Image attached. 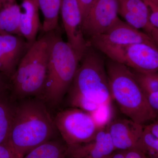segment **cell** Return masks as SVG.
Listing matches in <instances>:
<instances>
[{"label": "cell", "mask_w": 158, "mask_h": 158, "mask_svg": "<svg viewBox=\"0 0 158 158\" xmlns=\"http://www.w3.org/2000/svg\"><path fill=\"white\" fill-rule=\"evenodd\" d=\"M48 54V36L45 33L30 46L9 80V90L13 98H43Z\"/></svg>", "instance_id": "4"}, {"label": "cell", "mask_w": 158, "mask_h": 158, "mask_svg": "<svg viewBox=\"0 0 158 158\" xmlns=\"http://www.w3.org/2000/svg\"><path fill=\"white\" fill-rule=\"evenodd\" d=\"M68 96L69 102L72 107L78 108L90 114L102 106L78 94H68Z\"/></svg>", "instance_id": "22"}, {"label": "cell", "mask_w": 158, "mask_h": 158, "mask_svg": "<svg viewBox=\"0 0 158 158\" xmlns=\"http://www.w3.org/2000/svg\"><path fill=\"white\" fill-rule=\"evenodd\" d=\"M31 45L22 36L0 34V73L10 80Z\"/></svg>", "instance_id": "11"}, {"label": "cell", "mask_w": 158, "mask_h": 158, "mask_svg": "<svg viewBox=\"0 0 158 158\" xmlns=\"http://www.w3.org/2000/svg\"><path fill=\"white\" fill-rule=\"evenodd\" d=\"M0 158H21L15 152L8 140L0 144Z\"/></svg>", "instance_id": "24"}, {"label": "cell", "mask_w": 158, "mask_h": 158, "mask_svg": "<svg viewBox=\"0 0 158 158\" xmlns=\"http://www.w3.org/2000/svg\"><path fill=\"white\" fill-rule=\"evenodd\" d=\"M118 14L133 27L142 29L152 39L157 40L158 32L150 25L149 11L144 0H117Z\"/></svg>", "instance_id": "14"}, {"label": "cell", "mask_w": 158, "mask_h": 158, "mask_svg": "<svg viewBox=\"0 0 158 158\" xmlns=\"http://www.w3.org/2000/svg\"><path fill=\"white\" fill-rule=\"evenodd\" d=\"M78 4L82 17V22L88 13L94 0H77Z\"/></svg>", "instance_id": "25"}, {"label": "cell", "mask_w": 158, "mask_h": 158, "mask_svg": "<svg viewBox=\"0 0 158 158\" xmlns=\"http://www.w3.org/2000/svg\"><path fill=\"white\" fill-rule=\"evenodd\" d=\"M9 90V87L0 91V144L9 138L16 105Z\"/></svg>", "instance_id": "17"}, {"label": "cell", "mask_w": 158, "mask_h": 158, "mask_svg": "<svg viewBox=\"0 0 158 158\" xmlns=\"http://www.w3.org/2000/svg\"><path fill=\"white\" fill-rule=\"evenodd\" d=\"M37 98L23 99L15 105L8 141L21 158L34 148L53 139L58 132L45 103Z\"/></svg>", "instance_id": "1"}, {"label": "cell", "mask_w": 158, "mask_h": 158, "mask_svg": "<svg viewBox=\"0 0 158 158\" xmlns=\"http://www.w3.org/2000/svg\"><path fill=\"white\" fill-rule=\"evenodd\" d=\"M126 158H149L145 154L137 148L125 150Z\"/></svg>", "instance_id": "26"}, {"label": "cell", "mask_w": 158, "mask_h": 158, "mask_svg": "<svg viewBox=\"0 0 158 158\" xmlns=\"http://www.w3.org/2000/svg\"><path fill=\"white\" fill-rule=\"evenodd\" d=\"M106 127L116 150L135 148L143 130V125L129 119H117L109 122Z\"/></svg>", "instance_id": "13"}, {"label": "cell", "mask_w": 158, "mask_h": 158, "mask_svg": "<svg viewBox=\"0 0 158 158\" xmlns=\"http://www.w3.org/2000/svg\"><path fill=\"white\" fill-rule=\"evenodd\" d=\"M113 61L134 70L156 72L158 70V46L143 43L124 45L92 46Z\"/></svg>", "instance_id": "6"}, {"label": "cell", "mask_w": 158, "mask_h": 158, "mask_svg": "<svg viewBox=\"0 0 158 158\" xmlns=\"http://www.w3.org/2000/svg\"><path fill=\"white\" fill-rule=\"evenodd\" d=\"M117 0H94L82 22L86 40L104 34L119 19Z\"/></svg>", "instance_id": "8"}, {"label": "cell", "mask_w": 158, "mask_h": 158, "mask_svg": "<svg viewBox=\"0 0 158 158\" xmlns=\"http://www.w3.org/2000/svg\"><path fill=\"white\" fill-rule=\"evenodd\" d=\"M60 13L67 42L81 58L88 44L82 30V17L77 0H62Z\"/></svg>", "instance_id": "10"}, {"label": "cell", "mask_w": 158, "mask_h": 158, "mask_svg": "<svg viewBox=\"0 0 158 158\" xmlns=\"http://www.w3.org/2000/svg\"><path fill=\"white\" fill-rule=\"evenodd\" d=\"M149 11L148 21L150 25L154 31H158V5L152 0H144Z\"/></svg>", "instance_id": "23"}, {"label": "cell", "mask_w": 158, "mask_h": 158, "mask_svg": "<svg viewBox=\"0 0 158 158\" xmlns=\"http://www.w3.org/2000/svg\"><path fill=\"white\" fill-rule=\"evenodd\" d=\"M21 8L16 1L2 4L0 9V32L2 34L21 36Z\"/></svg>", "instance_id": "16"}, {"label": "cell", "mask_w": 158, "mask_h": 158, "mask_svg": "<svg viewBox=\"0 0 158 158\" xmlns=\"http://www.w3.org/2000/svg\"><path fill=\"white\" fill-rule=\"evenodd\" d=\"M54 119L57 131L67 146L90 141L102 128L90 113L72 107L59 112Z\"/></svg>", "instance_id": "7"}, {"label": "cell", "mask_w": 158, "mask_h": 158, "mask_svg": "<svg viewBox=\"0 0 158 158\" xmlns=\"http://www.w3.org/2000/svg\"><path fill=\"white\" fill-rule=\"evenodd\" d=\"M105 65L112 98L122 113L142 125L155 120L157 114L150 106L131 69L108 58Z\"/></svg>", "instance_id": "2"}, {"label": "cell", "mask_w": 158, "mask_h": 158, "mask_svg": "<svg viewBox=\"0 0 158 158\" xmlns=\"http://www.w3.org/2000/svg\"><path fill=\"white\" fill-rule=\"evenodd\" d=\"M9 80L2 74L0 73V91L9 88Z\"/></svg>", "instance_id": "28"}, {"label": "cell", "mask_w": 158, "mask_h": 158, "mask_svg": "<svg viewBox=\"0 0 158 158\" xmlns=\"http://www.w3.org/2000/svg\"><path fill=\"white\" fill-rule=\"evenodd\" d=\"M143 128L151 134L156 138H158V120H154L148 124L143 125Z\"/></svg>", "instance_id": "27"}, {"label": "cell", "mask_w": 158, "mask_h": 158, "mask_svg": "<svg viewBox=\"0 0 158 158\" xmlns=\"http://www.w3.org/2000/svg\"><path fill=\"white\" fill-rule=\"evenodd\" d=\"M2 3H1V0H0V9H1V7H2Z\"/></svg>", "instance_id": "31"}, {"label": "cell", "mask_w": 158, "mask_h": 158, "mask_svg": "<svg viewBox=\"0 0 158 158\" xmlns=\"http://www.w3.org/2000/svg\"><path fill=\"white\" fill-rule=\"evenodd\" d=\"M0 34H2V33H1V32H0Z\"/></svg>", "instance_id": "32"}, {"label": "cell", "mask_w": 158, "mask_h": 158, "mask_svg": "<svg viewBox=\"0 0 158 158\" xmlns=\"http://www.w3.org/2000/svg\"><path fill=\"white\" fill-rule=\"evenodd\" d=\"M135 148L144 153L149 158H158V138L143 128Z\"/></svg>", "instance_id": "21"}, {"label": "cell", "mask_w": 158, "mask_h": 158, "mask_svg": "<svg viewBox=\"0 0 158 158\" xmlns=\"http://www.w3.org/2000/svg\"><path fill=\"white\" fill-rule=\"evenodd\" d=\"M131 70L145 97L150 94L158 92V72H144Z\"/></svg>", "instance_id": "20"}, {"label": "cell", "mask_w": 158, "mask_h": 158, "mask_svg": "<svg viewBox=\"0 0 158 158\" xmlns=\"http://www.w3.org/2000/svg\"><path fill=\"white\" fill-rule=\"evenodd\" d=\"M87 42L91 46L100 44L124 45L138 43L158 46L157 44L144 32L133 27L120 19L107 31L91 37L87 40Z\"/></svg>", "instance_id": "9"}, {"label": "cell", "mask_w": 158, "mask_h": 158, "mask_svg": "<svg viewBox=\"0 0 158 158\" xmlns=\"http://www.w3.org/2000/svg\"><path fill=\"white\" fill-rule=\"evenodd\" d=\"M44 16L42 29L44 33L58 28V21L62 0H37Z\"/></svg>", "instance_id": "18"}, {"label": "cell", "mask_w": 158, "mask_h": 158, "mask_svg": "<svg viewBox=\"0 0 158 158\" xmlns=\"http://www.w3.org/2000/svg\"><path fill=\"white\" fill-rule=\"evenodd\" d=\"M20 7V32L21 36L31 45L37 40L40 28L39 6L37 0H23Z\"/></svg>", "instance_id": "15"}, {"label": "cell", "mask_w": 158, "mask_h": 158, "mask_svg": "<svg viewBox=\"0 0 158 158\" xmlns=\"http://www.w3.org/2000/svg\"><path fill=\"white\" fill-rule=\"evenodd\" d=\"M116 150L106 126L100 129L90 141L67 146V155L72 158H109Z\"/></svg>", "instance_id": "12"}, {"label": "cell", "mask_w": 158, "mask_h": 158, "mask_svg": "<svg viewBox=\"0 0 158 158\" xmlns=\"http://www.w3.org/2000/svg\"><path fill=\"white\" fill-rule=\"evenodd\" d=\"M106 59L103 54L88 44L67 93L78 94L99 105H110L113 98Z\"/></svg>", "instance_id": "5"}, {"label": "cell", "mask_w": 158, "mask_h": 158, "mask_svg": "<svg viewBox=\"0 0 158 158\" xmlns=\"http://www.w3.org/2000/svg\"><path fill=\"white\" fill-rule=\"evenodd\" d=\"M1 3L2 4H5L6 3L12 2L16 1V0H1Z\"/></svg>", "instance_id": "30"}, {"label": "cell", "mask_w": 158, "mask_h": 158, "mask_svg": "<svg viewBox=\"0 0 158 158\" xmlns=\"http://www.w3.org/2000/svg\"><path fill=\"white\" fill-rule=\"evenodd\" d=\"M66 155L67 148L53 138L31 149L23 158H65Z\"/></svg>", "instance_id": "19"}, {"label": "cell", "mask_w": 158, "mask_h": 158, "mask_svg": "<svg viewBox=\"0 0 158 158\" xmlns=\"http://www.w3.org/2000/svg\"><path fill=\"white\" fill-rule=\"evenodd\" d=\"M58 28L46 33L48 59L43 95L54 105L59 104L68 92L81 59L69 44L62 39Z\"/></svg>", "instance_id": "3"}, {"label": "cell", "mask_w": 158, "mask_h": 158, "mask_svg": "<svg viewBox=\"0 0 158 158\" xmlns=\"http://www.w3.org/2000/svg\"><path fill=\"white\" fill-rule=\"evenodd\" d=\"M109 158H126L125 150H116Z\"/></svg>", "instance_id": "29"}]
</instances>
